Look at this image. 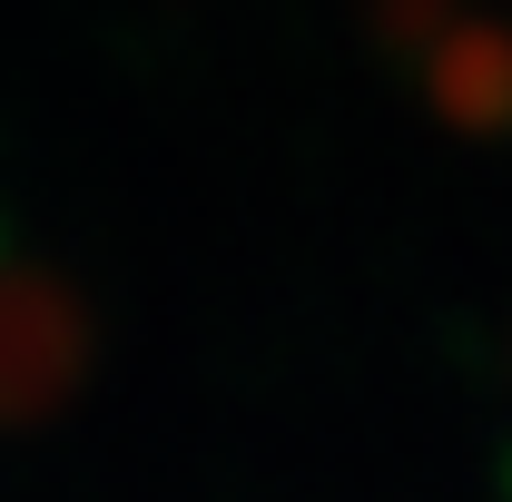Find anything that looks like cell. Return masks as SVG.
Masks as SVG:
<instances>
[]
</instances>
